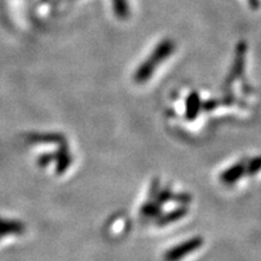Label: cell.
<instances>
[{
  "label": "cell",
  "mask_w": 261,
  "mask_h": 261,
  "mask_svg": "<svg viewBox=\"0 0 261 261\" xmlns=\"http://www.w3.org/2000/svg\"><path fill=\"white\" fill-rule=\"evenodd\" d=\"M191 195H189V193H177V195H174L173 193V197H172V201H176L178 203H182V204H187L191 202Z\"/></svg>",
  "instance_id": "obj_12"
},
{
  "label": "cell",
  "mask_w": 261,
  "mask_h": 261,
  "mask_svg": "<svg viewBox=\"0 0 261 261\" xmlns=\"http://www.w3.org/2000/svg\"><path fill=\"white\" fill-rule=\"evenodd\" d=\"M187 214V207H179L177 210L171 211L170 213H167L166 216L161 217L159 220V225H168V224L177 222V220L182 219Z\"/></svg>",
  "instance_id": "obj_7"
},
{
  "label": "cell",
  "mask_w": 261,
  "mask_h": 261,
  "mask_svg": "<svg viewBox=\"0 0 261 261\" xmlns=\"http://www.w3.org/2000/svg\"><path fill=\"white\" fill-rule=\"evenodd\" d=\"M55 158H56V153H44L42 156H40L38 162L41 167H45V166H47L51 161H54Z\"/></svg>",
  "instance_id": "obj_13"
},
{
  "label": "cell",
  "mask_w": 261,
  "mask_h": 261,
  "mask_svg": "<svg viewBox=\"0 0 261 261\" xmlns=\"http://www.w3.org/2000/svg\"><path fill=\"white\" fill-rule=\"evenodd\" d=\"M172 197H173V192H172L168 187H166V189H164L162 191H160L158 193V196H156V202L161 205L166 203V202L172 201Z\"/></svg>",
  "instance_id": "obj_10"
},
{
  "label": "cell",
  "mask_w": 261,
  "mask_h": 261,
  "mask_svg": "<svg viewBox=\"0 0 261 261\" xmlns=\"http://www.w3.org/2000/svg\"><path fill=\"white\" fill-rule=\"evenodd\" d=\"M199 109H201V98L197 92H191L186 99V112L185 116L187 120L192 121L197 118Z\"/></svg>",
  "instance_id": "obj_4"
},
{
  "label": "cell",
  "mask_w": 261,
  "mask_h": 261,
  "mask_svg": "<svg viewBox=\"0 0 261 261\" xmlns=\"http://www.w3.org/2000/svg\"><path fill=\"white\" fill-rule=\"evenodd\" d=\"M203 244V238L202 237H192L187 241L183 242V243L176 245V247L171 248L167 253L165 254V260L166 261H179L183 257L189 255V254L193 253L195 250H197L198 248L202 247Z\"/></svg>",
  "instance_id": "obj_2"
},
{
  "label": "cell",
  "mask_w": 261,
  "mask_h": 261,
  "mask_svg": "<svg viewBox=\"0 0 261 261\" xmlns=\"http://www.w3.org/2000/svg\"><path fill=\"white\" fill-rule=\"evenodd\" d=\"M112 4L114 14H115L116 17H119L120 20L128 18L131 14L128 0H112Z\"/></svg>",
  "instance_id": "obj_8"
},
{
  "label": "cell",
  "mask_w": 261,
  "mask_h": 261,
  "mask_svg": "<svg viewBox=\"0 0 261 261\" xmlns=\"http://www.w3.org/2000/svg\"><path fill=\"white\" fill-rule=\"evenodd\" d=\"M140 213L145 217H155L159 216L161 213V205H160L158 202H148L142 207L140 210Z\"/></svg>",
  "instance_id": "obj_9"
},
{
  "label": "cell",
  "mask_w": 261,
  "mask_h": 261,
  "mask_svg": "<svg viewBox=\"0 0 261 261\" xmlns=\"http://www.w3.org/2000/svg\"><path fill=\"white\" fill-rule=\"evenodd\" d=\"M245 171L247 170H245L244 164H237L232 166V167L227 168L224 173H222L220 180H222L224 184H226V185H231V184L237 182L239 178L243 176Z\"/></svg>",
  "instance_id": "obj_3"
},
{
  "label": "cell",
  "mask_w": 261,
  "mask_h": 261,
  "mask_svg": "<svg viewBox=\"0 0 261 261\" xmlns=\"http://www.w3.org/2000/svg\"><path fill=\"white\" fill-rule=\"evenodd\" d=\"M55 160H57V173L62 174L69 168L70 162H72V156H70L69 150L67 149L66 145L61 146L60 151L56 153V158Z\"/></svg>",
  "instance_id": "obj_6"
},
{
  "label": "cell",
  "mask_w": 261,
  "mask_h": 261,
  "mask_svg": "<svg viewBox=\"0 0 261 261\" xmlns=\"http://www.w3.org/2000/svg\"><path fill=\"white\" fill-rule=\"evenodd\" d=\"M38 142H48V143H60L63 142L64 138L61 134H45V136L35 137Z\"/></svg>",
  "instance_id": "obj_11"
},
{
  "label": "cell",
  "mask_w": 261,
  "mask_h": 261,
  "mask_svg": "<svg viewBox=\"0 0 261 261\" xmlns=\"http://www.w3.org/2000/svg\"><path fill=\"white\" fill-rule=\"evenodd\" d=\"M259 167H260V165H259V159L257 158H255L253 160V162L250 161V164H249V166H248V172H249V173H256L257 171H259Z\"/></svg>",
  "instance_id": "obj_14"
},
{
  "label": "cell",
  "mask_w": 261,
  "mask_h": 261,
  "mask_svg": "<svg viewBox=\"0 0 261 261\" xmlns=\"http://www.w3.org/2000/svg\"><path fill=\"white\" fill-rule=\"evenodd\" d=\"M174 48H176V44L171 39H164L160 41L150 54L148 60L144 61L138 67L137 72L134 73V81L137 84H144V82L149 81L156 68L173 54Z\"/></svg>",
  "instance_id": "obj_1"
},
{
  "label": "cell",
  "mask_w": 261,
  "mask_h": 261,
  "mask_svg": "<svg viewBox=\"0 0 261 261\" xmlns=\"http://www.w3.org/2000/svg\"><path fill=\"white\" fill-rule=\"evenodd\" d=\"M244 54H245V44L244 42H239L237 47V56L235 60V66H233L231 74L229 76V81H232L233 79L237 78L243 72V64H244Z\"/></svg>",
  "instance_id": "obj_5"
}]
</instances>
